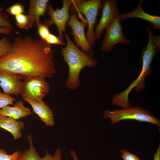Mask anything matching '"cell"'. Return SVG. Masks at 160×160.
<instances>
[{
  "label": "cell",
  "instance_id": "1",
  "mask_svg": "<svg viewBox=\"0 0 160 160\" xmlns=\"http://www.w3.org/2000/svg\"><path fill=\"white\" fill-rule=\"evenodd\" d=\"M54 54L53 47L41 39L17 36L0 57V70L20 74L23 79L33 75L51 78L56 73Z\"/></svg>",
  "mask_w": 160,
  "mask_h": 160
},
{
  "label": "cell",
  "instance_id": "2",
  "mask_svg": "<svg viewBox=\"0 0 160 160\" xmlns=\"http://www.w3.org/2000/svg\"><path fill=\"white\" fill-rule=\"evenodd\" d=\"M64 37L67 41L65 47H61L60 52L63 61L68 67V76L66 86L71 89H76L80 87V73L84 67L94 68L97 62L94 55L80 50L65 33Z\"/></svg>",
  "mask_w": 160,
  "mask_h": 160
},
{
  "label": "cell",
  "instance_id": "3",
  "mask_svg": "<svg viewBox=\"0 0 160 160\" xmlns=\"http://www.w3.org/2000/svg\"><path fill=\"white\" fill-rule=\"evenodd\" d=\"M103 117L109 119L113 124L123 120H133L156 125L160 130V120L148 110L139 106H130L114 111L106 110Z\"/></svg>",
  "mask_w": 160,
  "mask_h": 160
},
{
  "label": "cell",
  "instance_id": "4",
  "mask_svg": "<svg viewBox=\"0 0 160 160\" xmlns=\"http://www.w3.org/2000/svg\"><path fill=\"white\" fill-rule=\"evenodd\" d=\"M70 9L71 11L81 13L87 19L88 28L85 35L89 43L93 46L95 44L94 27L97 21L99 10L102 3L101 0H72Z\"/></svg>",
  "mask_w": 160,
  "mask_h": 160
},
{
  "label": "cell",
  "instance_id": "5",
  "mask_svg": "<svg viewBox=\"0 0 160 160\" xmlns=\"http://www.w3.org/2000/svg\"><path fill=\"white\" fill-rule=\"evenodd\" d=\"M45 77L33 75L25 77L21 95L23 99L40 101L49 92L50 87Z\"/></svg>",
  "mask_w": 160,
  "mask_h": 160
},
{
  "label": "cell",
  "instance_id": "6",
  "mask_svg": "<svg viewBox=\"0 0 160 160\" xmlns=\"http://www.w3.org/2000/svg\"><path fill=\"white\" fill-rule=\"evenodd\" d=\"M148 35L147 45L143 47L141 58L142 65L140 73L136 79L140 84L145 82V79L150 73V67L153 59L156 53L160 50V35L155 36L149 27H146Z\"/></svg>",
  "mask_w": 160,
  "mask_h": 160
},
{
  "label": "cell",
  "instance_id": "7",
  "mask_svg": "<svg viewBox=\"0 0 160 160\" xmlns=\"http://www.w3.org/2000/svg\"><path fill=\"white\" fill-rule=\"evenodd\" d=\"M119 15H117L105 27V33L101 46V50L110 52L116 44H129L130 40L127 39L122 32V26L120 23Z\"/></svg>",
  "mask_w": 160,
  "mask_h": 160
},
{
  "label": "cell",
  "instance_id": "8",
  "mask_svg": "<svg viewBox=\"0 0 160 160\" xmlns=\"http://www.w3.org/2000/svg\"><path fill=\"white\" fill-rule=\"evenodd\" d=\"M72 2V0H63L61 8H57L54 9L51 4L49 3L47 14L50 17V19L45 20L44 24L49 27L55 24L57 28L58 37L63 39V33L65 31V26L70 18L69 10Z\"/></svg>",
  "mask_w": 160,
  "mask_h": 160
},
{
  "label": "cell",
  "instance_id": "9",
  "mask_svg": "<svg viewBox=\"0 0 160 160\" xmlns=\"http://www.w3.org/2000/svg\"><path fill=\"white\" fill-rule=\"evenodd\" d=\"M77 15L76 12L71 11L67 25L72 29L71 33L73 36L76 46L78 48L80 47L82 51L94 55L95 51L88 41L85 33V28L87 26V21L80 22L77 18Z\"/></svg>",
  "mask_w": 160,
  "mask_h": 160
},
{
  "label": "cell",
  "instance_id": "10",
  "mask_svg": "<svg viewBox=\"0 0 160 160\" xmlns=\"http://www.w3.org/2000/svg\"><path fill=\"white\" fill-rule=\"evenodd\" d=\"M117 0H104L101 9L102 13L100 19L94 29V35L96 41L100 39L103 30L114 17L120 12Z\"/></svg>",
  "mask_w": 160,
  "mask_h": 160
},
{
  "label": "cell",
  "instance_id": "11",
  "mask_svg": "<svg viewBox=\"0 0 160 160\" xmlns=\"http://www.w3.org/2000/svg\"><path fill=\"white\" fill-rule=\"evenodd\" d=\"M23 79L20 74L0 70V86L5 94L20 95Z\"/></svg>",
  "mask_w": 160,
  "mask_h": 160
},
{
  "label": "cell",
  "instance_id": "12",
  "mask_svg": "<svg viewBox=\"0 0 160 160\" xmlns=\"http://www.w3.org/2000/svg\"><path fill=\"white\" fill-rule=\"evenodd\" d=\"M144 0H140L137 7L133 11L119 15L120 23H121L125 19L130 18H139L152 24L153 28H160V16L150 15L145 12L143 10L142 5Z\"/></svg>",
  "mask_w": 160,
  "mask_h": 160
},
{
  "label": "cell",
  "instance_id": "13",
  "mask_svg": "<svg viewBox=\"0 0 160 160\" xmlns=\"http://www.w3.org/2000/svg\"><path fill=\"white\" fill-rule=\"evenodd\" d=\"M48 0H30L28 9L29 28H32L34 24L37 26L41 23V16H44L47 10Z\"/></svg>",
  "mask_w": 160,
  "mask_h": 160
},
{
  "label": "cell",
  "instance_id": "14",
  "mask_svg": "<svg viewBox=\"0 0 160 160\" xmlns=\"http://www.w3.org/2000/svg\"><path fill=\"white\" fill-rule=\"evenodd\" d=\"M22 99L29 103L33 109V111L47 126H52L54 125L53 112L43 100L34 101L27 99Z\"/></svg>",
  "mask_w": 160,
  "mask_h": 160
},
{
  "label": "cell",
  "instance_id": "15",
  "mask_svg": "<svg viewBox=\"0 0 160 160\" xmlns=\"http://www.w3.org/2000/svg\"><path fill=\"white\" fill-rule=\"evenodd\" d=\"M32 114L31 109L25 107L21 100L17 101L13 106L9 105L0 110V116L11 117L16 120Z\"/></svg>",
  "mask_w": 160,
  "mask_h": 160
},
{
  "label": "cell",
  "instance_id": "16",
  "mask_svg": "<svg viewBox=\"0 0 160 160\" xmlns=\"http://www.w3.org/2000/svg\"><path fill=\"white\" fill-rule=\"evenodd\" d=\"M25 123L11 117L0 116V128L8 131L14 140L22 137L21 130L25 128Z\"/></svg>",
  "mask_w": 160,
  "mask_h": 160
},
{
  "label": "cell",
  "instance_id": "17",
  "mask_svg": "<svg viewBox=\"0 0 160 160\" xmlns=\"http://www.w3.org/2000/svg\"><path fill=\"white\" fill-rule=\"evenodd\" d=\"M29 143L28 149L21 151L17 160H41L40 157L33 145L32 135L28 134L27 136Z\"/></svg>",
  "mask_w": 160,
  "mask_h": 160
},
{
  "label": "cell",
  "instance_id": "18",
  "mask_svg": "<svg viewBox=\"0 0 160 160\" xmlns=\"http://www.w3.org/2000/svg\"><path fill=\"white\" fill-rule=\"evenodd\" d=\"M15 24L19 28L26 30L29 28V20L28 15L20 14L15 16Z\"/></svg>",
  "mask_w": 160,
  "mask_h": 160
},
{
  "label": "cell",
  "instance_id": "19",
  "mask_svg": "<svg viewBox=\"0 0 160 160\" xmlns=\"http://www.w3.org/2000/svg\"><path fill=\"white\" fill-rule=\"evenodd\" d=\"M6 11L15 16L24 13L25 10L24 6L20 3L17 2L9 7Z\"/></svg>",
  "mask_w": 160,
  "mask_h": 160
},
{
  "label": "cell",
  "instance_id": "20",
  "mask_svg": "<svg viewBox=\"0 0 160 160\" xmlns=\"http://www.w3.org/2000/svg\"><path fill=\"white\" fill-rule=\"evenodd\" d=\"M16 99L9 95L2 93L0 91V110L4 107L13 105Z\"/></svg>",
  "mask_w": 160,
  "mask_h": 160
},
{
  "label": "cell",
  "instance_id": "21",
  "mask_svg": "<svg viewBox=\"0 0 160 160\" xmlns=\"http://www.w3.org/2000/svg\"><path fill=\"white\" fill-rule=\"evenodd\" d=\"M20 153V151L18 150L12 154H9L6 151L0 148V160H17Z\"/></svg>",
  "mask_w": 160,
  "mask_h": 160
},
{
  "label": "cell",
  "instance_id": "22",
  "mask_svg": "<svg viewBox=\"0 0 160 160\" xmlns=\"http://www.w3.org/2000/svg\"><path fill=\"white\" fill-rule=\"evenodd\" d=\"M11 45L7 38L3 36L0 40V57L6 54L9 50Z\"/></svg>",
  "mask_w": 160,
  "mask_h": 160
},
{
  "label": "cell",
  "instance_id": "23",
  "mask_svg": "<svg viewBox=\"0 0 160 160\" xmlns=\"http://www.w3.org/2000/svg\"><path fill=\"white\" fill-rule=\"evenodd\" d=\"M44 41L48 44L51 45L54 44L65 46L66 45L63 39L51 33L47 36Z\"/></svg>",
  "mask_w": 160,
  "mask_h": 160
},
{
  "label": "cell",
  "instance_id": "24",
  "mask_svg": "<svg viewBox=\"0 0 160 160\" xmlns=\"http://www.w3.org/2000/svg\"><path fill=\"white\" fill-rule=\"evenodd\" d=\"M38 28L37 33L41 38V39L45 41V39L50 33L49 27L41 23L36 26Z\"/></svg>",
  "mask_w": 160,
  "mask_h": 160
},
{
  "label": "cell",
  "instance_id": "25",
  "mask_svg": "<svg viewBox=\"0 0 160 160\" xmlns=\"http://www.w3.org/2000/svg\"><path fill=\"white\" fill-rule=\"evenodd\" d=\"M13 27L8 15L3 12L0 13V27L7 28L13 30Z\"/></svg>",
  "mask_w": 160,
  "mask_h": 160
},
{
  "label": "cell",
  "instance_id": "26",
  "mask_svg": "<svg viewBox=\"0 0 160 160\" xmlns=\"http://www.w3.org/2000/svg\"><path fill=\"white\" fill-rule=\"evenodd\" d=\"M121 155L123 160H141L136 155L125 149L121 151Z\"/></svg>",
  "mask_w": 160,
  "mask_h": 160
},
{
  "label": "cell",
  "instance_id": "27",
  "mask_svg": "<svg viewBox=\"0 0 160 160\" xmlns=\"http://www.w3.org/2000/svg\"><path fill=\"white\" fill-rule=\"evenodd\" d=\"M70 153L73 160H79L76 152L73 151H71ZM62 152L59 149H57L54 153V160H61Z\"/></svg>",
  "mask_w": 160,
  "mask_h": 160
},
{
  "label": "cell",
  "instance_id": "28",
  "mask_svg": "<svg viewBox=\"0 0 160 160\" xmlns=\"http://www.w3.org/2000/svg\"><path fill=\"white\" fill-rule=\"evenodd\" d=\"M13 30L7 28L0 27V34L3 33L7 35L10 34Z\"/></svg>",
  "mask_w": 160,
  "mask_h": 160
},
{
  "label": "cell",
  "instance_id": "29",
  "mask_svg": "<svg viewBox=\"0 0 160 160\" xmlns=\"http://www.w3.org/2000/svg\"><path fill=\"white\" fill-rule=\"evenodd\" d=\"M41 160H54V156L50 155L47 150H46L45 156L41 158Z\"/></svg>",
  "mask_w": 160,
  "mask_h": 160
},
{
  "label": "cell",
  "instance_id": "30",
  "mask_svg": "<svg viewBox=\"0 0 160 160\" xmlns=\"http://www.w3.org/2000/svg\"><path fill=\"white\" fill-rule=\"evenodd\" d=\"M153 160H160V144L159 143L157 150L155 153Z\"/></svg>",
  "mask_w": 160,
  "mask_h": 160
},
{
  "label": "cell",
  "instance_id": "31",
  "mask_svg": "<svg viewBox=\"0 0 160 160\" xmlns=\"http://www.w3.org/2000/svg\"><path fill=\"white\" fill-rule=\"evenodd\" d=\"M4 10V8L0 6V13L2 12Z\"/></svg>",
  "mask_w": 160,
  "mask_h": 160
}]
</instances>
